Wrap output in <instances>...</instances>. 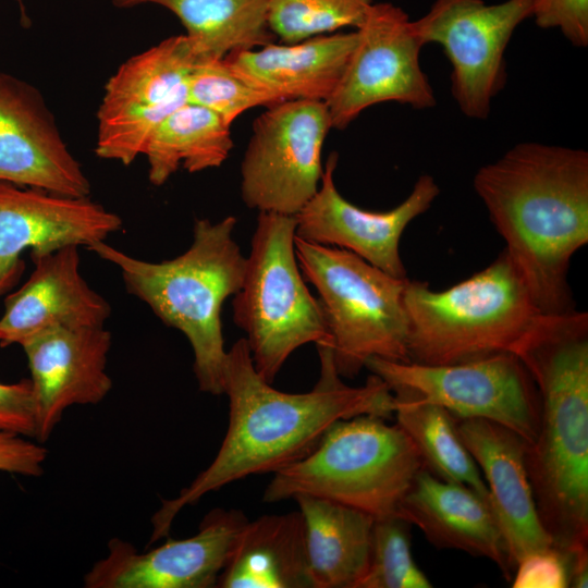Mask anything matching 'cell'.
<instances>
[{
  "label": "cell",
  "mask_w": 588,
  "mask_h": 588,
  "mask_svg": "<svg viewBox=\"0 0 588 588\" xmlns=\"http://www.w3.org/2000/svg\"><path fill=\"white\" fill-rule=\"evenodd\" d=\"M321 370L305 393L274 389L255 369L245 338L226 351L223 394L229 397V426L221 446L192 483L164 499L151 517L149 544L169 536L176 515L205 494L252 475L277 473L304 458L338 420L360 415H394L388 384L371 373L364 385L350 387L334 369L331 350L318 347Z\"/></svg>",
  "instance_id": "1"
},
{
  "label": "cell",
  "mask_w": 588,
  "mask_h": 588,
  "mask_svg": "<svg viewBox=\"0 0 588 588\" xmlns=\"http://www.w3.org/2000/svg\"><path fill=\"white\" fill-rule=\"evenodd\" d=\"M474 188L538 309H575L567 274L588 243V152L519 143L480 167Z\"/></svg>",
  "instance_id": "2"
},
{
  "label": "cell",
  "mask_w": 588,
  "mask_h": 588,
  "mask_svg": "<svg viewBox=\"0 0 588 588\" xmlns=\"http://www.w3.org/2000/svg\"><path fill=\"white\" fill-rule=\"evenodd\" d=\"M531 375L540 419L525 460L553 544L588 543V314H538L513 352Z\"/></svg>",
  "instance_id": "3"
},
{
  "label": "cell",
  "mask_w": 588,
  "mask_h": 588,
  "mask_svg": "<svg viewBox=\"0 0 588 588\" xmlns=\"http://www.w3.org/2000/svg\"><path fill=\"white\" fill-rule=\"evenodd\" d=\"M235 225L233 216L218 222L197 219L191 247L161 262L134 258L105 241L87 247L120 269L128 293L186 336L198 388L212 395L223 394L222 305L241 289L246 268V257L233 238Z\"/></svg>",
  "instance_id": "4"
},
{
  "label": "cell",
  "mask_w": 588,
  "mask_h": 588,
  "mask_svg": "<svg viewBox=\"0 0 588 588\" xmlns=\"http://www.w3.org/2000/svg\"><path fill=\"white\" fill-rule=\"evenodd\" d=\"M408 362L439 366L513 353L541 311L505 250L443 291L407 280Z\"/></svg>",
  "instance_id": "5"
},
{
  "label": "cell",
  "mask_w": 588,
  "mask_h": 588,
  "mask_svg": "<svg viewBox=\"0 0 588 588\" xmlns=\"http://www.w3.org/2000/svg\"><path fill=\"white\" fill-rule=\"evenodd\" d=\"M424 462L404 430L360 415L334 422L315 450L273 474L262 500L306 494L371 515H395Z\"/></svg>",
  "instance_id": "6"
},
{
  "label": "cell",
  "mask_w": 588,
  "mask_h": 588,
  "mask_svg": "<svg viewBox=\"0 0 588 588\" xmlns=\"http://www.w3.org/2000/svg\"><path fill=\"white\" fill-rule=\"evenodd\" d=\"M296 217L259 212L233 320L246 334L257 372L272 383L298 347L332 345L328 322L295 254Z\"/></svg>",
  "instance_id": "7"
},
{
  "label": "cell",
  "mask_w": 588,
  "mask_h": 588,
  "mask_svg": "<svg viewBox=\"0 0 588 588\" xmlns=\"http://www.w3.org/2000/svg\"><path fill=\"white\" fill-rule=\"evenodd\" d=\"M295 254L304 279L318 293L340 377H356L371 357L409 363L407 278L393 277L346 249L297 236Z\"/></svg>",
  "instance_id": "8"
},
{
  "label": "cell",
  "mask_w": 588,
  "mask_h": 588,
  "mask_svg": "<svg viewBox=\"0 0 588 588\" xmlns=\"http://www.w3.org/2000/svg\"><path fill=\"white\" fill-rule=\"evenodd\" d=\"M365 367L390 389L413 390L456 419L491 420L518 434L527 445L536 439L539 392L528 369L514 353L502 352L439 366L371 357Z\"/></svg>",
  "instance_id": "9"
},
{
  "label": "cell",
  "mask_w": 588,
  "mask_h": 588,
  "mask_svg": "<svg viewBox=\"0 0 588 588\" xmlns=\"http://www.w3.org/2000/svg\"><path fill=\"white\" fill-rule=\"evenodd\" d=\"M332 128L324 101L287 100L253 124L241 164L244 204L259 212L296 216L317 193L321 151Z\"/></svg>",
  "instance_id": "10"
},
{
  "label": "cell",
  "mask_w": 588,
  "mask_h": 588,
  "mask_svg": "<svg viewBox=\"0 0 588 588\" xmlns=\"http://www.w3.org/2000/svg\"><path fill=\"white\" fill-rule=\"evenodd\" d=\"M535 0H436L412 27L425 46L438 44L451 64V94L469 119L489 117L506 85L505 51L519 24L531 17Z\"/></svg>",
  "instance_id": "11"
},
{
  "label": "cell",
  "mask_w": 588,
  "mask_h": 588,
  "mask_svg": "<svg viewBox=\"0 0 588 588\" xmlns=\"http://www.w3.org/2000/svg\"><path fill=\"white\" fill-rule=\"evenodd\" d=\"M203 60L184 34L122 63L97 111L96 155L124 166L143 155L157 127L188 101L189 74Z\"/></svg>",
  "instance_id": "12"
},
{
  "label": "cell",
  "mask_w": 588,
  "mask_h": 588,
  "mask_svg": "<svg viewBox=\"0 0 588 588\" xmlns=\"http://www.w3.org/2000/svg\"><path fill=\"white\" fill-rule=\"evenodd\" d=\"M345 71L324 101L334 128L347 127L369 107L394 101L424 110L437 100L419 62L424 45L400 7L373 3L358 27Z\"/></svg>",
  "instance_id": "13"
},
{
  "label": "cell",
  "mask_w": 588,
  "mask_h": 588,
  "mask_svg": "<svg viewBox=\"0 0 588 588\" xmlns=\"http://www.w3.org/2000/svg\"><path fill=\"white\" fill-rule=\"evenodd\" d=\"M236 510L215 509L201 520L198 532L168 539L139 553L130 542L113 538L107 554L84 576L87 588H212L217 587L245 523Z\"/></svg>",
  "instance_id": "14"
},
{
  "label": "cell",
  "mask_w": 588,
  "mask_h": 588,
  "mask_svg": "<svg viewBox=\"0 0 588 588\" xmlns=\"http://www.w3.org/2000/svg\"><path fill=\"white\" fill-rule=\"evenodd\" d=\"M336 162L338 155L332 154L317 193L295 216L296 236L346 249L393 277L407 278L400 255L401 237L407 225L438 197L440 188L436 180L422 174L400 205L388 211H369L339 193L333 181Z\"/></svg>",
  "instance_id": "15"
},
{
  "label": "cell",
  "mask_w": 588,
  "mask_h": 588,
  "mask_svg": "<svg viewBox=\"0 0 588 588\" xmlns=\"http://www.w3.org/2000/svg\"><path fill=\"white\" fill-rule=\"evenodd\" d=\"M121 218L87 197L0 181V299L19 281L21 255L69 245L90 246L121 230Z\"/></svg>",
  "instance_id": "16"
},
{
  "label": "cell",
  "mask_w": 588,
  "mask_h": 588,
  "mask_svg": "<svg viewBox=\"0 0 588 588\" xmlns=\"http://www.w3.org/2000/svg\"><path fill=\"white\" fill-rule=\"evenodd\" d=\"M0 181L64 196L90 194L40 93L5 73H0Z\"/></svg>",
  "instance_id": "17"
},
{
  "label": "cell",
  "mask_w": 588,
  "mask_h": 588,
  "mask_svg": "<svg viewBox=\"0 0 588 588\" xmlns=\"http://www.w3.org/2000/svg\"><path fill=\"white\" fill-rule=\"evenodd\" d=\"M111 342L110 331L97 326L54 328L21 345L35 397L37 442L49 439L69 407L98 404L109 394Z\"/></svg>",
  "instance_id": "18"
},
{
  "label": "cell",
  "mask_w": 588,
  "mask_h": 588,
  "mask_svg": "<svg viewBox=\"0 0 588 588\" xmlns=\"http://www.w3.org/2000/svg\"><path fill=\"white\" fill-rule=\"evenodd\" d=\"M30 258L35 266L30 277L4 299L1 346L22 345L54 328L103 326L111 307L82 277L78 246Z\"/></svg>",
  "instance_id": "19"
},
{
  "label": "cell",
  "mask_w": 588,
  "mask_h": 588,
  "mask_svg": "<svg viewBox=\"0 0 588 588\" xmlns=\"http://www.w3.org/2000/svg\"><path fill=\"white\" fill-rule=\"evenodd\" d=\"M455 422L463 443L487 480L489 504L514 569L527 553L553 544L534 499L525 460L527 443L491 420L455 418Z\"/></svg>",
  "instance_id": "20"
},
{
  "label": "cell",
  "mask_w": 588,
  "mask_h": 588,
  "mask_svg": "<svg viewBox=\"0 0 588 588\" xmlns=\"http://www.w3.org/2000/svg\"><path fill=\"white\" fill-rule=\"evenodd\" d=\"M395 515L416 525L434 547L487 558L511 579L513 566L494 513L471 488L422 468Z\"/></svg>",
  "instance_id": "21"
},
{
  "label": "cell",
  "mask_w": 588,
  "mask_h": 588,
  "mask_svg": "<svg viewBox=\"0 0 588 588\" xmlns=\"http://www.w3.org/2000/svg\"><path fill=\"white\" fill-rule=\"evenodd\" d=\"M357 30L319 35L285 45L272 42L223 57L242 79L277 102L326 101L338 86L357 44Z\"/></svg>",
  "instance_id": "22"
},
{
  "label": "cell",
  "mask_w": 588,
  "mask_h": 588,
  "mask_svg": "<svg viewBox=\"0 0 588 588\" xmlns=\"http://www.w3.org/2000/svg\"><path fill=\"white\" fill-rule=\"evenodd\" d=\"M313 588H357L369 562L375 518L359 510L297 495Z\"/></svg>",
  "instance_id": "23"
},
{
  "label": "cell",
  "mask_w": 588,
  "mask_h": 588,
  "mask_svg": "<svg viewBox=\"0 0 588 588\" xmlns=\"http://www.w3.org/2000/svg\"><path fill=\"white\" fill-rule=\"evenodd\" d=\"M219 588H313L299 511L264 515L238 532Z\"/></svg>",
  "instance_id": "24"
},
{
  "label": "cell",
  "mask_w": 588,
  "mask_h": 588,
  "mask_svg": "<svg viewBox=\"0 0 588 588\" xmlns=\"http://www.w3.org/2000/svg\"><path fill=\"white\" fill-rule=\"evenodd\" d=\"M269 0H112L119 9L157 4L172 12L186 29L197 53L220 59L236 50L271 42Z\"/></svg>",
  "instance_id": "25"
},
{
  "label": "cell",
  "mask_w": 588,
  "mask_h": 588,
  "mask_svg": "<svg viewBox=\"0 0 588 588\" xmlns=\"http://www.w3.org/2000/svg\"><path fill=\"white\" fill-rule=\"evenodd\" d=\"M230 126L215 111L185 102L154 132L144 154L148 179L160 186L180 167L189 173L220 167L233 147Z\"/></svg>",
  "instance_id": "26"
},
{
  "label": "cell",
  "mask_w": 588,
  "mask_h": 588,
  "mask_svg": "<svg viewBox=\"0 0 588 588\" xmlns=\"http://www.w3.org/2000/svg\"><path fill=\"white\" fill-rule=\"evenodd\" d=\"M390 390L396 424L414 443L425 468L441 479L471 488L489 503L487 485L458 434L455 418L413 390Z\"/></svg>",
  "instance_id": "27"
},
{
  "label": "cell",
  "mask_w": 588,
  "mask_h": 588,
  "mask_svg": "<svg viewBox=\"0 0 588 588\" xmlns=\"http://www.w3.org/2000/svg\"><path fill=\"white\" fill-rule=\"evenodd\" d=\"M372 0H269L267 24L285 44L332 33L357 29L366 20Z\"/></svg>",
  "instance_id": "28"
},
{
  "label": "cell",
  "mask_w": 588,
  "mask_h": 588,
  "mask_svg": "<svg viewBox=\"0 0 588 588\" xmlns=\"http://www.w3.org/2000/svg\"><path fill=\"white\" fill-rule=\"evenodd\" d=\"M409 523L397 515L375 518L367 571L357 588H429L415 563Z\"/></svg>",
  "instance_id": "29"
},
{
  "label": "cell",
  "mask_w": 588,
  "mask_h": 588,
  "mask_svg": "<svg viewBox=\"0 0 588 588\" xmlns=\"http://www.w3.org/2000/svg\"><path fill=\"white\" fill-rule=\"evenodd\" d=\"M188 101L218 113L229 125L243 112L278 103L237 76L223 58L200 61L187 83Z\"/></svg>",
  "instance_id": "30"
},
{
  "label": "cell",
  "mask_w": 588,
  "mask_h": 588,
  "mask_svg": "<svg viewBox=\"0 0 588 588\" xmlns=\"http://www.w3.org/2000/svg\"><path fill=\"white\" fill-rule=\"evenodd\" d=\"M513 588L569 587V554L554 544L531 551L514 567Z\"/></svg>",
  "instance_id": "31"
},
{
  "label": "cell",
  "mask_w": 588,
  "mask_h": 588,
  "mask_svg": "<svg viewBox=\"0 0 588 588\" xmlns=\"http://www.w3.org/2000/svg\"><path fill=\"white\" fill-rule=\"evenodd\" d=\"M531 17L540 28L559 29L573 46H588V0H535Z\"/></svg>",
  "instance_id": "32"
},
{
  "label": "cell",
  "mask_w": 588,
  "mask_h": 588,
  "mask_svg": "<svg viewBox=\"0 0 588 588\" xmlns=\"http://www.w3.org/2000/svg\"><path fill=\"white\" fill-rule=\"evenodd\" d=\"M0 430L36 438V404L29 378L0 382Z\"/></svg>",
  "instance_id": "33"
},
{
  "label": "cell",
  "mask_w": 588,
  "mask_h": 588,
  "mask_svg": "<svg viewBox=\"0 0 588 588\" xmlns=\"http://www.w3.org/2000/svg\"><path fill=\"white\" fill-rule=\"evenodd\" d=\"M47 454L42 443L0 430V471L39 477L44 473Z\"/></svg>",
  "instance_id": "34"
},
{
  "label": "cell",
  "mask_w": 588,
  "mask_h": 588,
  "mask_svg": "<svg viewBox=\"0 0 588 588\" xmlns=\"http://www.w3.org/2000/svg\"><path fill=\"white\" fill-rule=\"evenodd\" d=\"M569 554V587L586 588L588 585L587 547L567 551Z\"/></svg>",
  "instance_id": "35"
},
{
  "label": "cell",
  "mask_w": 588,
  "mask_h": 588,
  "mask_svg": "<svg viewBox=\"0 0 588 588\" xmlns=\"http://www.w3.org/2000/svg\"><path fill=\"white\" fill-rule=\"evenodd\" d=\"M20 4L23 2V0H16Z\"/></svg>",
  "instance_id": "36"
}]
</instances>
